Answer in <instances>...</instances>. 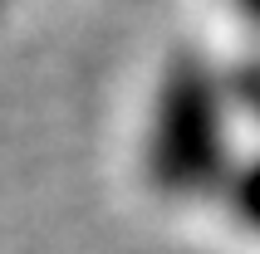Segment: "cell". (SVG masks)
<instances>
[{
  "label": "cell",
  "instance_id": "cell-3",
  "mask_svg": "<svg viewBox=\"0 0 260 254\" xmlns=\"http://www.w3.org/2000/svg\"><path fill=\"white\" fill-rule=\"evenodd\" d=\"M221 83H226L231 113L260 122V54H246V59H236V64H221Z\"/></svg>",
  "mask_w": 260,
  "mask_h": 254
},
{
  "label": "cell",
  "instance_id": "cell-4",
  "mask_svg": "<svg viewBox=\"0 0 260 254\" xmlns=\"http://www.w3.org/2000/svg\"><path fill=\"white\" fill-rule=\"evenodd\" d=\"M226 5L241 15V25H250V29L260 34V0H226Z\"/></svg>",
  "mask_w": 260,
  "mask_h": 254
},
{
  "label": "cell",
  "instance_id": "cell-1",
  "mask_svg": "<svg viewBox=\"0 0 260 254\" xmlns=\"http://www.w3.org/2000/svg\"><path fill=\"white\" fill-rule=\"evenodd\" d=\"M236 113L226 103L221 64L202 49H177L162 69L143 127V176L167 200L216 196L236 161Z\"/></svg>",
  "mask_w": 260,
  "mask_h": 254
},
{
  "label": "cell",
  "instance_id": "cell-2",
  "mask_svg": "<svg viewBox=\"0 0 260 254\" xmlns=\"http://www.w3.org/2000/svg\"><path fill=\"white\" fill-rule=\"evenodd\" d=\"M216 196H221V205L231 210L236 225L260 240V147L231 161V171H226V181H221Z\"/></svg>",
  "mask_w": 260,
  "mask_h": 254
}]
</instances>
